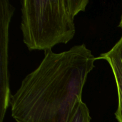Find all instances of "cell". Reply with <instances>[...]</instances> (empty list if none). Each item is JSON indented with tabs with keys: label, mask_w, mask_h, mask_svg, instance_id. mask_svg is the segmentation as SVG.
<instances>
[{
	"label": "cell",
	"mask_w": 122,
	"mask_h": 122,
	"mask_svg": "<svg viewBox=\"0 0 122 122\" xmlns=\"http://www.w3.org/2000/svg\"><path fill=\"white\" fill-rule=\"evenodd\" d=\"M97 58L84 44L61 53L45 51L39 66L11 95L16 122H70Z\"/></svg>",
	"instance_id": "6da1fadb"
},
{
	"label": "cell",
	"mask_w": 122,
	"mask_h": 122,
	"mask_svg": "<svg viewBox=\"0 0 122 122\" xmlns=\"http://www.w3.org/2000/svg\"><path fill=\"white\" fill-rule=\"evenodd\" d=\"M21 4L24 43L30 51H47L74 38L75 16L85 11L89 0H22Z\"/></svg>",
	"instance_id": "7a4b0ae2"
},
{
	"label": "cell",
	"mask_w": 122,
	"mask_h": 122,
	"mask_svg": "<svg viewBox=\"0 0 122 122\" xmlns=\"http://www.w3.org/2000/svg\"><path fill=\"white\" fill-rule=\"evenodd\" d=\"M14 11V7L8 0L0 1V122L4 121L11 97L9 83L8 48L9 25Z\"/></svg>",
	"instance_id": "3957f363"
},
{
	"label": "cell",
	"mask_w": 122,
	"mask_h": 122,
	"mask_svg": "<svg viewBox=\"0 0 122 122\" xmlns=\"http://www.w3.org/2000/svg\"><path fill=\"white\" fill-rule=\"evenodd\" d=\"M96 58L97 60H106L112 68L118 92V107L115 117L118 122H122V36L109 51Z\"/></svg>",
	"instance_id": "277c9868"
},
{
	"label": "cell",
	"mask_w": 122,
	"mask_h": 122,
	"mask_svg": "<svg viewBox=\"0 0 122 122\" xmlns=\"http://www.w3.org/2000/svg\"><path fill=\"white\" fill-rule=\"evenodd\" d=\"M91 116L87 106L81 99L78 100L70 122H91Z\"/></svg>",
	"instance_id": "5b68a950"
},
{
	"label": "cell",
	"mask_w": 122,
	"mask_h": 122,
	"mask_svg": "<svg viewBox=\"0 0 122 122\" xmlns=\"http://www.w3.org/2000/svg\"><path fill=\"white\" fill-rule=\"evenodd\" d=\"M119 27H120V28L122 29V19H121V21H120V22H119Z\"/></svg>",
	"instance_id": "8992f818"
}]
</instances>
